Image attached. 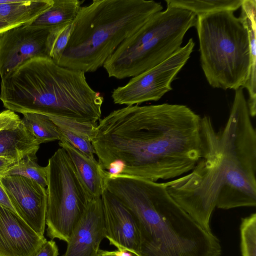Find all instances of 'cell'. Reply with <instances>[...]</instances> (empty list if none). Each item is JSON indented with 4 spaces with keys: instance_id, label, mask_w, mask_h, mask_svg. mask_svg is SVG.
I'll list each match as a JSON object with an SVG mask.
<instances>
[{
    "instance_id": "1",
    "label": "cell",
    "mask_w": 256,
    "mask_h": 256,
    "mask_svg": "<svg viewBox=\"0 0 256 256\" xmlns=\"http://www.w3.org/2000/svg\"><path fill=\"white\" fill-rule=\"evenodd\" d=\"M200 122L184 104L128 106L99 120L92 144L109 177L172 180L200 157Z\"/></svg>"
},
{
    "instance_id": "2",
    "label": "cell",
    "mask_w": 256,
    "mask_h": 256,
    "mask_svg": "<svg viewBox=\"0 0 256 256\" xmlns=\"http://www.w3.org/2000/svg\"><path fill=\"white\" fill-rule=\"evenodd\" d=\"M200 157L191 171L164 182L180 206L208 232L215 209L256 206V132L244 88L235 90L228 118L216 130L201 117Z\"/></svg>"
},
{
    "instance_id": "3",
    "label": "cell",
    "mask_w": 256,
    "mask_h": 256,
    "mask_svg": "<svg viewBox=\"0 0 256 256\" xmlns=\"http://www.w3.org/2000/svg\"><path fill=\"white\" fill-rule=\"evenodd\" d=\"M106 189L132 212L141 244L138 256H220L219 239L203 228L168 193L164 182L109 177Z\"/></svg>"
},
{
    "instance_id": "4",
    "label": "cell",
    "mask_w": 256,
    "mask_h": 256,
    "mask_svg": "<svg viewBox=\"0 0 256 256\" xmlns=\"http://www.w3.org/2000/svg\"><path fill=\"white\" fill-rule=\"evenodd\" d=\"M0 100L14 112L94 124L100 118L104 102L84 72L60 66L48 58H32L1 78Z\"/></svg>"
},
{
    "instance_id": "5",
    "label": "cell",
    "mask_w": 256,
    "mask_h": 256,
    "mask_svg": "<svg viewBox=\"0 0 256 256\" xmlns=\"http://www.w3.org/2000/svg\"><path fill=\"white\" fill-rule=\"evenodd\" d=\"M162 8L160 2L148 0H94L81 6L57 64L85 73L96 72Z\"/></svg>"
},
{
    "instance_id": "6",
    "label": "cell",
    "mask_w": 256,
    "mask_h": 256,
    "mask_svg": "<svg viewBox=\"0 0 256 256\" xmlns=\"http://www.w3.org/2000/svg\"><path fill=\"white\" fill-rule=\"evenodd\" d=\"M200 66L214 88L234 90L245 86L250 68L247 30L234 12L197 16Z\"/></svg>"
},
{
    "instance_id": "7",
    "label": "cell",
    "mask_w": 256,
    "mask_h": 256,
    "mask_svg": "<svg viewBox=\"0 0 256 256\" xmlns=\"http://www.w3.org/2000/svg\"><path fill=\"white\" fill-rule=\"evenodd\" d=\"M196 16L177 7L166 6L126 39L103 67L110 78L134 77L164 62L182 46L186 32L196 26Z\"/></svg>"
},
{
    "instance_id": "8",
    "label": "cell",
    "mask_w": 256,
    "mask_h": 256,
    "mask_svg": "<svg viewBox=\"0 0 256 256\" xmlns=\"http://www.w3.org/2000/svg\"><path fill=\"white\" fill-rule=\"evenodd\" d=\"M47 168V236L66 243L91 200L66 150L58 148Z\"/></svg>"
},
{
    "instance_id": "9",
    "label": "cell",
    "mask_w": 256,
    "mask_h": 256,
    "mask_svg": "<svg viewBox=\"0 0 256 256\" xmlns=\"http://www.w3.org/2000/svg\"><path fill=\"white\" fill-rule=\"evenodd\" d=\"M194 46L190 38L168 58L114 89L112 93L114 102L128 106L160 99L172 90V82L190 58Z\"/></svg>"
},
{
    "instance_id": "10",
    "label": "cell",
    "mask_w": 256,
    "mask_h": 256,
    "mask_svg": "<svg viewBox=\"0 0 256 256\" xmlns=\"http://www.w3.org/2000/svg\"><path fill=\"white\" fill-rule=\"evenodd\" d=\"M65 24L42 27L26 24L2 32L0 34V78L32 58H50L54 36Z\"/></svg>"
},
{
    "instance_id": "11",
    "label": "cell",
    "mask_w": 256,
    "mask_h": 256,
    "mask_svg": "<svg viewBox=\"0 0 256 256\" xmlns=\"http://www.w3.org/2000/svg\"><path fill=\"white\" fill-rule=\"evenodd\" d=\"M1 182L16 213L39 235L44 236L46 188L33 180L18 175L2 176Z\"/></svg>"
},
{
    "instance_id": "12",
    "label": "cell",
    "mask_w": 256,
    "mask_h": 256,
    "mask_svg": "<svg viewBox=\"0 0 256 256\" xmlns=\"http://www.w3.org/2000/svg\"><path fill=\"white\" fill-rule=\"evenodd\" d=\"M105 235L110 244L118 250H126L138 256L141 234L132 212L108 190L101 196Z\"/></svg>"
},
{
    "instance_id": "13",
    "label": "cell",
    "mask_w": 256,
    "mask_h": 256,
    "mask_svg": "<svg viewBox=\"0 0 256 256\" xmlns=\"http://www.w3.org/2000/svg\"><path fill=\"white\" fill-rule=\"evenodd\" d=\"M46 241L15 212L0 204V256H34Z\"/></svg>"
},
{
    "instance_id": "14",
    "label": "cell",
    "mask_w": 256,
    "mask_h": 256,
    "mask_svg": "<svg viewBox=\"0 0 256 256\" xmlns=\"http://www.w3.org/2000/svg\"><path fill=\"white\" fill-rule=\"evenodd\" d=\"M102 199L89 202L82 216L74 228L66 249L62 256H97L105 238Z\"/></svg>"
},
{
    "instance_id": "15",
    "label": "cell",
    "mask_w": 256,
    "mask_h": 256,
    "mask_svg": "<svg viewBox=\"0 0 256 256\" xmlns=\"http://www.w3.org/2000/svg\"><path fill=\"white\" fill-rule=\"evenodd\" d=\"M69 156L77 175L90 199L100 198L106 190L108 178L104 170L94 158L90 157L72 146L62 136L58 142Z\"/></svg>"
},
{
    "instance_id": "16",
    "label": "cell",
    "mask_w": 256,
    "mask_h": 256,
    "mask_svg": "<svg viewBox=\"0 0 256 256\" xmlns=\"http://www.w3.org/2000/svg\"><path fill=\"white\" fill-rule=\"evenodd\" d=\"M40 145L21 121L15 128L0 130V157L12 162L36 156Z\"/></svg>"
},
{
    "instance_id": "17",
    "label": "cell",
    "mask_w": 256,
    "mask_h": 256,
    "mask_svg": "<svg viewBox=\"0 0 256 256\" xmlns=\"http://www.w3.org/2000/svg\"><path fill=\"white\" fill-rule=\"evenodd\" d=\"M238 17L245 26L248 36L250 55V68L247 82L244 88L247 90V100L251 117L256 114V0H243Z\"/></svg>"
},
{
    "instance_id": "18",
    "label": "cell",
    "mask_w": 256,
    "mask_h": 256,
    "mask_svg": "<svg viewBox=\"0 0 256 256\" xmlns=\"http://www.w3.org/2000/svg\"><path fill=\"white\" fill-rule=\"evenodd\" d=\"M57 126L62 136L72 146L86 155L94 158L92 140L98 124L80 122L56 116H48Z\"/></svg>"
},
{
    "instance_id": "19",
    "label": "cell",
    "mask_w": 256,
    "mask_h": 256,
    "mask_svg": "<svg viewBox=\"0 0 256 256\" xmlns=\"http://www.w3.org/2000/svg\"><path fill=\"white\" fill-rule=\"evenodd\" d=\"M53 0H0V22L14 26L29 24L50 8Z\"/></svg>"
},
{
    "instance_id": "20",
    "label": "cell",
    "mask_w": 256,
    "mask_h": 256,
    "mask_svg": "<svg viewBox=\"0 0 256 256\" xmlns=\"http://www.w3.org/2000/svg\"><path fill=\"white\" fill-rule=\"evenodd\" d=\"M84 0H53L52 6L28 24L50 27L73 22Z\"/></svg>"
},
{
    "instance_id": "21",
    "label": "cell",
    "mask_w": 256,
    "mask_h": 256,
    "mask_svg": "<svg viewBox=\"0 0 256 256\" xmlns=\"http://www.w3.org/2000/svg\"><path fill=\"white\" fill-rule=\"evenodd\" d=\"M22 114V122L40 144L60 140V132L48 116L32 112Z\"/></svg>"
},
{
    "instance_id": "22",
    "label": "cell",
    "mask_w": 256,
    "mask_h": 256,
    "mask_svg": "<svg viewBox=\"0 0 256 256\" xmlns=\"http://www.w3.org/2000/svg\"><path fill=\"white\" fill-rule=\"evenodd\" d=\"M166 6L180 8L194 13L196 16L218 11H235L243 0H166Z\"/></svg>"
},
{
    "instance_id": "23",
    "label": "cell",
    "mask_w": 256,
    "mask_h": 256,
    "mask_svg": "<svg viewBox=\"0 0 256 256\" xmlns=\"http://www.w3.org/2000/svg\"><path fill=\"white\" fill-rule=\"evenodd\" d=\"M18 175L33 180L43 187L47 184V168L36 162V156H28L16 162L5 172L2 176Z\"/></svg>"
},
{
    "instance_id": "24",
    "label": "cell",
    "mask_w": 256,
    "mask_h": 256,
    "mask_svg": "<svg viewBox=\"0 0 256 256\" xmlns=\"http://www.w3.org/2000/svg\"><path fill=\"white\" fill-rule=\"evenodd\" d=\"M240 248L242 256H256V214L242 219Z\"/></svg>"
},
{
    "instance_id": "25",
    "label": "cell",
    "mask_w": 256,
    "mask_h": 256,
    "mask_svg": "<svg viewBox=\"0 0 256 256\" xmlns=\"http://www.w3.org/2000/svg\"><path fill=\"white\" fill-rule=\"evenodd\" d=\"M72 22L63 26L56 32L53 42L50 54V58L57 64L64 52L69 40Z\"/></svg>"
},
{
    "instance_id": "26",
    "label": "cell",
    "mask_w": 256,
    "mask_h": 256,
    "mask_svg": "<svg viewBox=\"0 0 256 256\" xmlns=\"http://www.w3.org/2000/svg\"><path fill=\"white\" fill-rule=\"evenodd\" d=\"M21 119L14 112L7 110L0 112V130L14 128L20 123Z\"/></svg>"
},
{
    "instance_id": "27",
    "label": "cell",
    "mask_w": 256,
    "mask_h": 256,
    "mask_svg": "<svg viewBox=\"0 0 256 256\" xmlns=\"http://www.w3.org/2000/svg\"><path fill=\"white\" fill-rule=\"evenodd\" d=\"M58 248L53 240L46 241L34 256H58Z\"/></svg>"
},
{
    "instance_id": "28",
    "label": "cell",
    "mask_w": 256,
    "mask_h": 256,
    "mask_svg": "<svg viewBox=\"0 0 256 256\" xmlns=\"http://www.w3.org/2000/svg\"><path fill=\"white\" fill-rule=\"evenodd\" d=\"M2 176H0V204L4 206L15 212L2 183Z\"/></svg>"
},
{
    "instance_id": "29",
    "label": "cell",
    "mask_w": 256,
    "mask_h": 256,
    "mask_svg": "<svg viewBox=\"0 0 256 256\" xmlns=\"http://www.w3.org/2000/svg\"><path fill=\"white\" fill-rule=\"evenodd\" d=\"M97 256H134L132 253L126 250L109 251L100 250Z\"/></svg>"
},
{
    "instance_id": "30",
    "label": "cell",
    "mask_w": 256,
    "mask_h": 256,
    "mask_svg": "<svg viewBox=\"0 0 256 256\" xmlns=\"http://www.w3.org/2000/svg\"><path fill=\"white\" fill-rule=\"evenodd\" d=\"M15 163L0 157V176H2L3 174Z\"/></svg>"
},
{
    "instance_id": "31",
    "label": "cell",
    "mask_w": 256,
    "mask_h": 256,
    "mask_svg": "<svg viewBox=\"0 0 256 256\" xmlns=\"http://www.w3.org/2000/svg\"><path fill=\"white\" fill-rule=\"evenodd\" d=\"M17 26L7 22H0V34L9 28H12Z\"/></svg>"
}]
</instances>
